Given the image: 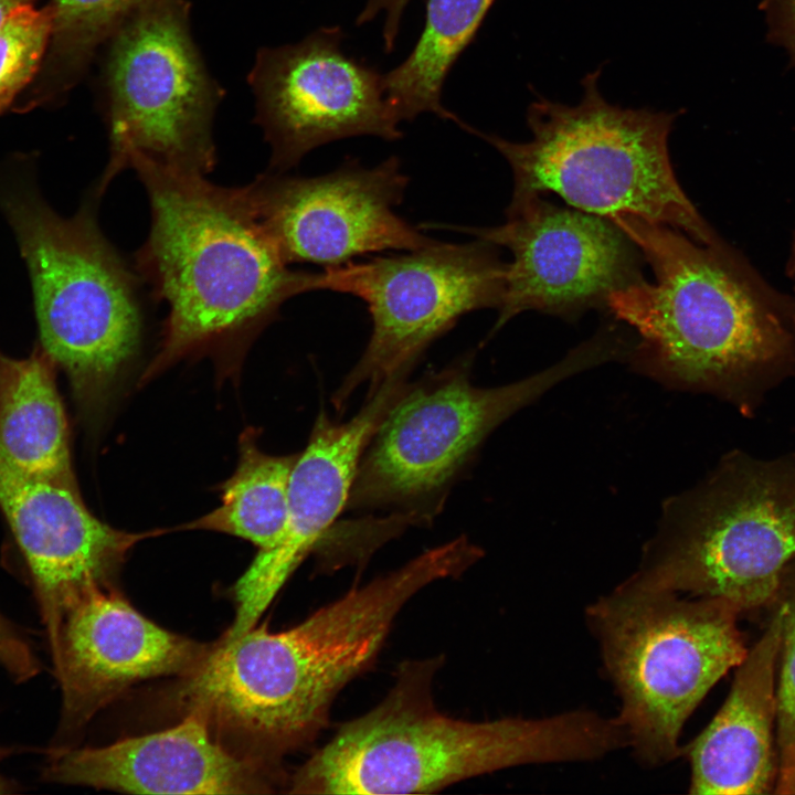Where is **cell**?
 Segmentation results:
<instances>
[{"label":"cell","mask_w":795,"mask_h":795,"mask_svg":"<svg viewBox=\"0 0 795 795\" xmlns=\"http://www.w3.org/2000/svg\"><path fill=\"white\" fill-rule=\"evenodd\" d=\"M637 246L655 280L612 293L607 309L639 336L638 361L750 415L795 374L794 298L772 289L725 242L700 244L633 215L610 219Z\"/></svg>","instance_id":"cell-1"},{"label":"cell","mask_w":795,"mask_h":795,"mask_svg":"<svg viewBox=\"0 0 795 795\" xmlns=\"http://www.w3.org/2000/svg\"><path fill=\"white\" fill-rule=\"evenodd\" d=\"M145 186L150 231L137 267L166 303L162 337L142 380L197 354L243 347L283 304L311 292L256 219L245 187L129 156Z\"/></svg>","instance_id":"cell-2"},{"label":"cell","mask_w":795,"mask_h":795,"mask_svg":"<svg viewBox=\"0 0 795 795\" xmlns=\"http://www.w3.org/2000/svg\"><path fill=\"white\" fill-rule=\"evenodd\" d=\"M442 657L402 662L386 697L344 723L288 777L290 794H426L499 770L600 760L627 746L616 717L467 721L442 713L433 679Z\"/></svg>","instance_id":"cell-3"},{"label":"cell","mask_w":795,"mask_h":795,"mask_svg":"<svg viewBox=\"0 0 795 795\" xmlns=\"http://www.w3.org/2000/svg\"><path fill=\"white\" fill-rule=\"evenodd\" d=\"M600 71L583 81L581 100L532 102L527 124L532 138L510 141L469 125L509 163V205L553 192L574 209L607 220L633 215L667 225L703 245L723 241L700 215L674 172L668 137L677 113L623 108L598 89Z\"/></svg>","instance_id":"cell-4"},{"label":"cell","mask_w":795,"mask_h":795,"mask_svg":"<svg viewBox=\"0 0 795 795\" xmlns=\"http://www.w3.org/2000/svg\"><path fill=\"white\" fill-rule=\"evenodd\" d=\"M738 608L632 574L592 602L585 621L621 702L635 760L651 768L681 754L682 728L710 689L748 654Z\"/></svg>","instance_id":"cell-5"},{"label":"cell","mask_w":795,"mask_h":795,"mask_svg":"<svg viewBox=\"0 0 795 795\" xmlns=\"http://www.w3.org/2000/svg\"><path fill=\"white\" fill-rule=\"evenodd\" d=\"M7 216L34 292L44 351L95 410L137 356L142 316L137 285L86 204L60 216L24 179L0 184Z\"/></svg>","instance_id":"cell-6"},{"label":"cell","mask_w":795,"mask_h":795,"mask_svg":"<svg viewBox=\"0 0 795 795\" xmlns=\"http://www.w3.org/2000/svg\"><path fill=\"white\" fill-rule=\"evenodd\" d=\"M793 559L795 453L764 459L734 451L667 502L634 575L682 595L723 598L742 614L773 606Z\"/></svg>","instance_id":"cell-7"},{"label":"cell","mask_w":795,"mask_h":795,"mask_svg":"<svg viewBox=\"0 0 795 795\" xmlns=\"http://www.w3.org/2000/svg\"><path fill=\"white\" fill-rule=\"evenodd\" d=\"M347 662L340 636L315 615L280 632L256 624L211 644L180 678L174 698L184 712L203 716L231 749L280 765L328 723Z\"/></svg>","instance_id":"cell-8"},{"label":"cell","mask_w":795,"mask_h":795,"mask_svg":"<svg viewBox=\"0 0 795 795\" xmlns=\"http://www.w3.org/2000/svg\"><path fill=\"white\" fill-rule=\"evenodd\" d=\"M188 0H140L105 41L100 91L110 159L99 194L134 153L205 174L223 98L190 30Z\"/></svg>","instance_id":"cell-9"},{"label":"cell","mask_w":795,"mask_h":795,"mask_svg":"<svg viewBox=\"0 0 795 795\" xmlns=\"http://www.w3.org/2000/svg\"><path fill=\"white\" fill-rule=\"evenodd\" d=\"M611 358V348L598 339L540 373L485 389L471 384L466 356L411 383L365 447L348 505L406 508L432 500L507 417L564 378Z\"/></svg>","instance_id":"cell-10"},{"label":"cell","mask_w":795,"mask_h":795,"mask_svg":"<svg viewBox=\"0 0 795 795\" xmlns=\"http://www.w3.org/2000/svg\"><path fill=\"white\" fill-rule=\"evenodd\" d=\"M496 245L476 239L442 243L405 254L347 262L312 273L311 292L331 290L362 299L372 320L368 344L333 395L339 409L361 384L369 392L407 375L426 348L457 320L498 308L506 264Z\"/></svg>","instance_id":"cell-11"},{"label":"cell","mask_w":795,"mask_h":795,"mask_svg":"<svg viewBox=\"0 0 795 795\" xmlns=\"http://www.w3.org/2000/svg\"><path fill=\"white\" fill-rule=\"evenodd\" d=\"M339 25L301 41L261 47L247 75L255 121L271 146L269 171L283 172L317 147L356 136L398 140L401 124L382 73L342 50Z\"/></svg>","instance_id":"cell-12"},{"label":"cell","mask_w":795,"mask_h":795,"mask_svg":"<svg viewBox=\"0 0 795 795\" xmlns=\"http://www.w3.org/2000/svg\"><path fill=\"white\" fill-rule=\"evenodd\" d=\"M506 215L498 226L454 227L512 254L492 331L526 310L573 317L606 306L612 293L643 279L639 250L605 218L541 195L508 205Z\"/></svg>","instance_id":"cell-13"},{"label":"cell","mask_w":795,"mask_h":795,"mask_svg":"<svg viewBox=\"0 0 795 795\" xmlns=\"http://www.w3.org/2000/svg\"><path fill=\"white\" fill-rule=\"evenodd\" d=\"M409 178L398 157L375 167L348 159L317 177L269 171L245 186L257 221L284 259L327 266L386 250L413 251L436 241L395 212Z\"/></svg>","instance_id":"cell-14"},{"label":"cell","mask_w":795,"mask_h":795,"mask_svg":"<svg viewBox=\"0 0 795 795\" xmlns=\"http://www.w3.org/2000/svg\"><path fill=\"white\" fill-rule=\"evenodd\" d=\"M211 645L172 633L138 612L116 586L83 594L63 615L50 648L62 693L51 749L70 741L102 709L134 685L188 676Z\"/></svg>","instance_id":"cell-15"},{"label":"cell","mask_w":795,"mask_h":795,"mask_svg":"<svg viewBox=\"0 0 795 795\" xmlns=\"http://www.w3.org/2000/svg\"><path fill=\"white\" fill-rule=\"evenodd\" d=\"M405 379H390L368 393L365 404L343 423L320 413L307 446L292 470L285 524L258 549L233 586L235 616L223 634L235 637L255 626L306 556L346 507L357 469L375 431L407 390Z\"/></svg>","instance_id":"cell-16"},{"label":"cell","mask_w":795,"mask_h":795,"mask_svg":"<svg viewBox=\"0 0 795 795\" xmlns=\"http://www.w3.org/2000/svg\"><path fill=\"white\" fill-rule=\"evenodd\" d=\"M0 508L30 569L50 648L66 610L91 590L115 586L131 549L162 533L113 528L77 487L25 476L1 457Z\"/></svg>","instance_id":"cell-17"},{"label":"cell","mask_w":795,"mask_h":795,"mask_svg":"<svg viewBox=\"0 0 795 795\" xmlns=\"http://www.w3.org/2000/svg\"><path fill=\"white\" fill-rule=\"evenodd\" d=\"M49 754L45 781L136 794H267L288 781L282 766L231 749L195 711L165 730Z\"/></svg>","instance_id":"cell-18"},{"label":"cell","mask_w":795,"mask_h":795,"mask_svg":"<svg viewBox=\"0 0 795 795\" xmlns=\"http://www.w3.org/2000/svg\"><path fill=\"white\" fill-rule=\"evenodd\" d=\"M770 623L736 672L731 690L706 729L681 749L690 764V794H768L777 778L773 729L783 612Z\"/></svg>","instance_id":"cell-19"},{"label":"cell","mask_w":795,"mask_h":795,"mask_svg":"<svg viewBox=\"0 0 795 795\" xmlns=\"http://www.w3.org/2000/svg\"><path fill=\"white\" fill-rule=\"evenodd\" d=\"M55 365L44 349L23 359L0 351V457L25 476L76 487Z\"/></svg>","instance_id":"cell-20"},{"label":"cell","mask_w":795,"mask_h":795,"mask_svg":"<svg viewBox=\"0 0 795 795\" xmlns=\"http://www.w3.org/2000/svg\"><path fill=\"white\" fill-rule=\"evenodd\" d=\"M495 0H427L422 33L407 57L383 73L385 97L400 123L433 113L459 126L464 121L444 107L447 74L473 42Z\"/></svg>","instance_id":"cell-21"},{"label":"cell","mask_w":795,"mask_h":795,"mask_svg":"<svg viewBox=\"0 0 795 795\" xmlns=\"http://www.w3.org/2000/svg\"><path fill=\"white\" fill-rule=\"evenodd\" d=\"M298 454L276 456L263 452L256 433L240 437L234 473L222 485L221 504L181 526L231 534L263 549L279 536L286 520L289 480Z\"/></svg>","instance_id":"cell-22"},{"label":"cell","mask_w":795,"mask_h":795,"mask_svg":"<svg viewBox=\"0 0 795 795\" xmlns=\"http://www.w3.org/2000/svg\"><path fill=\"white\" fill-rule=\"evenodd\" d=\"M140 0H52V32L40 97L66 93L83 76L116 26Z\"/></svg>","instance_id":"cell-23"},{"label":"cell","mask_w":795,"mask_h":795,"mask_svg":"<svg viewBox=\"0 0 795 795\" xmlns=\"http://www.w3.org/2000/svg\"><path fill=\"white\" fill-rule=\"evenodd\" d=\"M52 32L47 4L15 9L0 25V113L33 78L45 57Z\"/></svg>","instance_id":"cell-24"},{"label":"cell","mask_w":795,"mask_h":795,"mask_svg":"<svg viewBox=\"0 0 795 795\" xmlns=\"http://www.w3.org/2000/svg\"><path fill=\"white\" fill-rule=\"evenodd\" d=\"M774 603L783 612L776 688L778 770L775 793L795 794V559L782 573Z\"/></svg>","instance_id":"cell-25"},{"label":"cell","mask_w":795,"mask_h":795,"mask_svg":"<svg viewBox=\"0 0 795 795\" xmlns=\"http://www.w3.org/2000/svg\"><path fill=\"white\" fill-rule=\"evenodd\" d=\"M0 667L19 682L30 680L40 671V662L31 644L1 613Z\"/></svg>","instance_id":"cell-26"},{"label":"cell","mask_w":795,"mask_h":795,"mask_svg":"<svg viewBox=\"0 0 795 795\" xmlns=\"http://www.w3.org/2000/svg\"><path fill=\"white\" fill-rule=\"evenodd\" d=\"M768 39L784 47L795 65V0H763Z\"/></svg>","instance_id":"cell-27"},{"label":"cell","mask_w":795,"mask_h":795,"mask_svg":"<svg viewBox=\"0 0 795 795\" xmlns=\"http://www.w3.org/2000/svg\"><path fill=\"white\" fill-rule=\"evenodd\" d=\"M411 0H367L365 6L358 14L356 24L362 25L373 21L377 15L384 12L383 45L385 53L394 49L399 35L403 13Z\"/></svg>","instance_id":"cell-28"},{"label":"cell","mask_w":795,"mask_h":795,"mask_svg":"<svg viewBox=\"0 0 795 795\" xmlns=\"http://www.w3.org/2000/svg\"><path fill=\"white\" fill-rule=\"evenodd\" d=\"M24 750L25 749H20L19 746L0 745V761ZM18 789L19 785L15 781L0 773V794H10L17 792Z\"/></svg>","instance_id":"cell-29"},{"label":"cell","mask_w":795,"mask_h":795,"mask_svg":"<svg viewBox=\"0 0 795 795\" xmlns=\"http://www.w3.org/2000/svg\"><path fill=\"white\" fill-rule=\"evenodd\" d=\"M36 0H0V25L18 8L33 4Z\"/></svg>","instance_id":"cell-30"},{"label":"cell","mask_w":795,"mask_h":795,"mask_svg":"<svg viewBox=\"0 0 795 795\" xmlns=\"http://www.w3.org/2000/svg\"><path fill=\"white\" fill-rule=\"evenodd\" d=\"M786 277L791 282L793 290L795 293V231L791 243L788 258L786 262Z\"/></svg>","instance_id":"cell-31"},{"label":"cell","mask_w":795,"mask_h":795,"mask_svg":"<svg viewBox=\"0 0 795 795\" xmlns=\"http://www.w3.org/2000/svg\"><path fill=\"white\" fill-rule=\"evenodd\" d=\"M792 324H793V329L795 332V298L793 299V305H792Z\"/></svg>","instance_id":"cell-32"}]
</instances>
